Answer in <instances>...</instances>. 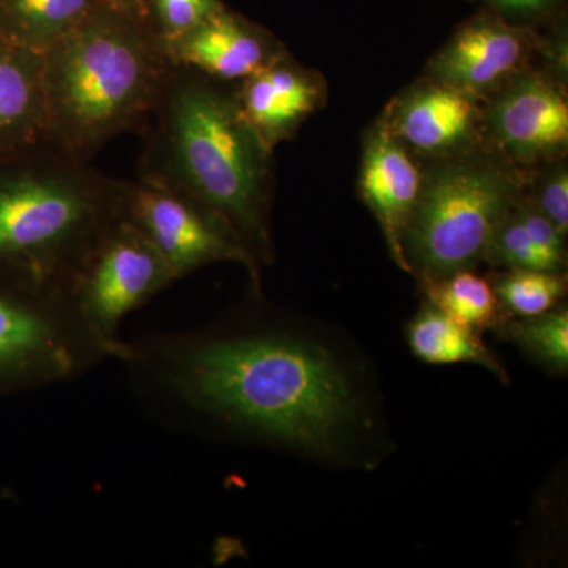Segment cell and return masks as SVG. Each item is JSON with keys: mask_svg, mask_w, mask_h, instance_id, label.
Masks as SVG:
<instances>
[{"mask_svg": "<svg viewBox=\"0 0 568 568\" xmlns=\"http://www.w3.org/2000/svg\"><path fill=\"white\" fill-rule=\"evenodd\" d=\"M119 362L144 416L178 435L336 462L375 426L353 369L261 287L203 327L125 339Z\"/></svg>", "mask_w": 568, "mask_h": 568, "instance_id": "1", "label": "cell"}, {"mask_svg": "<svg viewBox=\"0 0 568 568\" xmlns=\"http://www.w3.org/2000/svg\"><path fill=\"white\" fill-rule=\"evenodd\" d=\"M235 85L173 62L138 130L144 141L140 174L215 213L261 271L275 256L274 151L246 123Z\"/></svg>", "mask_w": 568, "mask_h": 568, "instance_id": "2", "label": "cell"}, {"mask_svg": "<svg viewBox=\"0 0 568 568\" xmlns=\"http://www.w3.org/2000/svg\"><path fill=\"white\" fill-rule=\"evenodd\" d=\"M171 65L151 21L104 3L43 52L50 145L92 162L114 138L138 132Z\"/></svg>", "mask_w": 568, "mask_h": 568, "instance_id": "3", "label": "cell"}, {"mask_svg": "<svg viewBox=\"0 0 568 568\" xmlns=\"http://www.w3.org/2000/svg\"><path fill=\"white\" fill-rule=\"evenodd\" d=\"M121 179L48 144L0 163V271L65 286L122 215Z\"/></svg>", "mask_w": 568, "mask_h": 568, "instance_id": "4", "label": "cell"}, {"mask_svg": "<svg viewBox=\"0 0 568 568\" xmlns=\"http://www.w3.org/2000/svg\"><path fill=\"white\" fill-rule=\"evenodd\" d=\"M519 200L518 175L495 156L473 148L437 160L403 235L407 272L429 282L476 267Z\"/></svg>", "mask_w": 568, "mask_h": 568, "instance_id": "5", "label": "cell"}, {"mask_svg": "<svg viewBox=\"0 0 568 568\" xmlns=\"http://www.w3.org/2000/svg\"><path fill=\"white\" fill-rule=\"evenodd\" d=\"M115 358L62 284L0 271V395L70 383Z\"/></svg>", "mask_w": 568, "mask_h": 568, "instance_id": "6", "label": "cell"}, {"mask_svg": "<svg viewBox=\"0 0 568 568\" xmlns=\"http://www.w3.org/2000/svg\"><path fill=\"white\" fill-rule=\"evenodd\" d=\"M175 283L151 242L119 216L67 280L65 291L85 324L122 355L123 321Z\"/></svg>", "mask_w": 568, "mask_h": 568, "instance_id": "7", "label": "cell"}, {"mask_svg": "<svg viewBox=\"0 0 568 568\" xmlns=\"http://www.w3.org/2000/svg\"><path fill=\"white\" fill-rule=\"evenodd\" d=\"M122 216L134 224L159 252L175 282L205 265L237 263L260 287V268L233 231L190 194L138 174L123 181Z\"/></svg>", "mask_w": 568, "mask_h": 568, "instance_id": "8", "label": "cell"}, {"mask_svg": "<svg viewBox=\"0 0 568 568\" xmlns=\"http://www.w3.org/2000/svg\"><path fill=\"white\" fill-rule=\"evenodd\" d=\"M536 33L485 9L467 20L429 63L432 80L480 99L525 71Z\"/></svg>", "mask_w": 568, "mask_h": 568, "instance_id": "9", "label": "cell"}, {"mask_svg": "<svg viewBox=\"0 0 568 568\" xmlns=\"http://www.w3.org/2000/svg\"><path fill=\"white\" fill-rule=\"evenodd\" d=\"M511 162L532 164L568 144V103L562 89L540 73L521 71L497 91L484 119Z\"/></svg>", "mask_w": 568, "mask_h": 568, "instance_id": "10", "label": "cell"}, {"mask_svg": "<svg viewBox=\"0 0 568 568\" xmlns=\"http://www.w3.org/2000/svg\"><path fill=\"white\" fill-rule=\"evenodd\" d=\"M480 123L477 97L436 80L403 95L384 121L410 152L436 160L473 149Z\"/></svg>", "mask_w": 568, "mask_h": 568, "instance_id": "11", "label": "cell"}, {"mask_svg": "<svg viewBox=\"0 0 568 568\" xmlns=\"http://www.w3.org/2000/svg\"><path fill=\"white\" fill-rule=\"evenodd\" d=\"M283 52L271 32L224 6L168 44L178 65L231 84L252 77Z\"/></svg>", "mask_w": 568, "mask_h": 568, "instance_id": "12", "label": "cell"}, {"mask_svg": "<svg viewBox=\"0 0 568 568\" xmlns=\"http://www.w3.org/2000/svg\"><path fill=\"white\" fill-rule=\"evenodd\" d=\"M235 97L246 123L274 151L323 104L324 88L317 74L297 65L284 51L239 82Z\"/></svg>", "mask_w": 568, "mask_h": 568, "instance_id": "13", "label": "cell"}, {"mask_svg": "<svg viewBox=\"0 0 568 568\" xmlns=\"http://www.w3.org/2000/svg\"><path fill=\"white\" fill-rule=\"evenodd\" d=\"M424 178L409 149L384 123L369 133L358 179L361 196L379 222L396 264L406 272L403 235L420 197Z\"/></svg>", "mask_w": 568, "mask_h": 568, "instance_id": "14", "label": "cell"}, {"mask_svg": "<svg viewBox=\"0 0 568 568\" xmlns=\"http://www.w3.org/2000/svg\"><path fill=\"white\" fill-rule=\"evenodd\" d=\"M48 144L43 54L0 40V163Z\"/></svg>", "mask_w": 568, "mask_h": 568, "instance_id": "15", "label": "cell"}, {"mask_svg": "<svg viewBox=\"0 0 568 568\" xmlns=\"http://www.w3.org/2000/svg\"><path fill=\"white\" fill-rule=\"evenodd\" d=\"M410 353L425 364L484 366L503 383H510L506 368L481 339L480 332L458 323L429 304L422 306L406 327Z\"/></svg>", "mask_w": 568, "mask_h": 568, "instance_id": "16", "label": "cell"}, {"mask_svg": "<svg viewBox=\"0 0 568 568\" xmlns=\"http://www.w3.org/2000/svg\"><path fill=\"white\" fill-rule=\"evenodd\" d=\"M104 3L106 0H0V40L43 54Z\"/></svg>", "mask_w": 568, "mask_h": 568, "instance_id": "17", "label": "cell"}, {"mask_svg": "<svg viewBox=\"0 0 568 568\" xmlns=\"http://www.w3.org/2000/svg\"><path fill=\"white\" fill-rule=\"evenodd\" d=\"M426 304L477 332L489 331L507 320L493 284L484 276L459 271L439 280L422 282Z\"/></svg>", "mask_w": 568, "mask_h": 568, "instance_id": "18", "label": "cell"}, {"mask_svg": "<svg viewBox=\"0 0 568 568\" xmlns=\"http://www.w3.org/2000/svg\"><path fill=\"white\" fill-rule=\"evenodd\" d=\"M507 342L518 346L530 361L549 373L568 372V312L551 310L532 317H507L495 328Z\"/></svg>", "mask_w": 568, "mask_h": 568, "instance_id": "19", "label": "cell"}, {"mask_svg": "<svg viewBox=\"0 0 568 568\" xmlns=\"http://www.w3.org/2000/svg\"><path fill=\"white\" fill-rule=\"evenodd\" d=\"M491 284L507 317L544 315L558 308L567 294V278L562 272L508 268Z\"/></svg>", "mask_w": 568, "mask_h": 568, "instance_id": "20", "label": "cell"}, {"mask_svg": "<svg viewBox=\"0 0 568 568\" xmlns=\"http://www.w3.org/2000/svg\"><path fill=\"white\" fill-rule=\"evenodd\" d=\"M484 261L496 267L562 272V265L541 252L530 239L528 231L519 222L515 207L504 216L493 233Z\"/></svg>", "mask_w": 568, "mask_h": 568, "instance_id": "21", "label": "cell"}, {"mask_svg": "<svg viewBox=\"0 0 568 568\" xmlns=\"http://www.w3.org/2000/svg\"><path fill=\"white\" fill-rule=\"evenodd\" d=\"M222 7L220 0H151L152 24L168 47Z\"/></svg>", "mask_w": 568, "mask_h": 568, "instance_id": "22", "label": "cell"}, {"mask_svg": "<svg viewBox=\"0 0 568 568\" xmlns=\"http://www.w3.org/2000/svg\"><path fill=\"white\" fill-rule=\"evenodd\" d=\"M536 200L530 204L552 223L562 237L568 233V173L559 164L538 182Z\"/></svg>", "mask_w": 568, "mask_h": 568, "instance_id": "23", "label": "cell"}, {"mask_svg": "<svg viewBox=\"0 0 568 568\" xmlns=\"http://www.w3.org/2000/svg\"><path fill=\"white\" fill-rule=\"evenodd\" d=\"M562 2L564 0H484L488 10L521 26L556 17L562 9Z\"/></svg>", "mask_w": 568, "mask_h": 568, "instance_id": "24", "label": "cell"}, {"mask_svg": "<svg viewBox=\"0 0 568 568\" xmlns=\"http://www.w3.org/2000/svg\"><path fill=\"white\" fill-rule=\"evenodd\" d=\"M106 3L118 7V9L132 11V13L140 14V17L152 22L151 0H106Z\"/></svg>", "mask_w": 568, "mask_h": 568, "instance_id": "25", "label": "cell"}]
</instances>
